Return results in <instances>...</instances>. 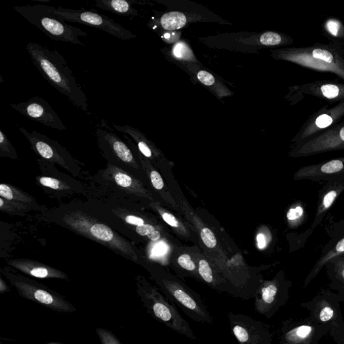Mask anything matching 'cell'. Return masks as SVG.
Segmentation results:
<instances>
[{
	"instance_id": "obj_14",
	"label": "cell",
	"mask_w": 344,
	"mask_h": 344,
	"mask_svg": "<svg viewBox=\"0 0 344 344\" xmlns=\"http://www.w3.org/2000/svg\"><path fill=\"white\" fill-rule=\"evenodd\" d=\"M344 255V237L341 240H339L331 250H329L327 254L323 255L321 257L320 260L317 262L316 264L315 265L314 268L312 269L309 274L306 277L305 281H304V287L310 283V282L314 280V278L320 273L321 269L323 268L329 262L333 260L336 257L343 256Z\"/></svg>"
},
{
	"instance_id": "obj_30",
	"label": "cell",
	"mask_w": 344,
	"mask_h": 344,
	"mask_svg": "<svg viewBox=\"0 0 344 344\" xmlns=\"http://www.w3.org/2000/svg\"><path fill=\"white\" fill-rule=\"evenodd\" d=\"M333 123L332 118L327 115H322L320 116L317 119L316 121V125L320 128H325L331 125Z\"/></svg>"
},
{
	"instance_id": "obj_31",
	"label": "cell",
	"mask_w": 344,
	"mask_h": 344,
	"mask_svg": "<svg viewBox=\"0 0 344 344\" xmlns=\"http://www.w3.org/2000/svg\"><path fill=\"white\" fill-rule=\"evenodd\" d=\"M329 334L337 344H344V328L333 329Z\"/></svg>"
},
{
	"instance_id": "obj_20",
	"label": "cell",
	"mask_w": 344,
	"mask_h": 344,
	"mask_svg": "<svg viewBox=\"0 0 344 344\" xmlns=\"http://www.w3.org/2000/svg\"><path fill=\"white\" fill-rule=\"evenodd\" d=\"M282 37L278 33L273 32H267L261 35L260 42L263 45L266 46H274L279 45L281 43Z\"/></svg>"
},
{
	"instance_id": "obj_38",
	"label": "cell",
	"mask_w": 344,
	"mask_h": 344,
	"mask_svg": "<svg viewBox=\"0 0 344 344\" xmlns=\"http://www.w3.org/2000/svg\"><path fill=\"white\" fill-rule=\"evenodd\" d=\"M126 221L128 223L130 224V225H136L137 226V227L138 226L143 225L145 224L144 219L140 218V217L131 216V215L126 217Z\"/></svg>"
},
{
	"instance_id": "obj_16",
	"label": "cell",
	"mask_w": 344,
	"mask_h": 344,
	"mask_svg": "<svg viewBox=\"0 0 344 344\" xmlns=\"http://www.w3.org/2000/svg\"><path fill=\"white\" fill-rule=\"evenodd\" d=\"M198 273L201 279L214 289L221 291L220 285L215 277L214 271L210 264L205 260H200L198 263Z\"/></svg>"
},
{
	"instance_id": "obj_9",
	"label": "cell",
	"mask_w": 344,
	"mask_h": 344,
	"mask_svg": "<svg viewBox=\"0 0 344 344\" xmlns=\"http://www.w3.org/2000/svg\"><path fill=\"white\" fill-rule=\"evenodd\" d=\"M329 332L309 320L307 323L285 322L282 327L283 344H319L321 339Z\"/></svg>"
},
{
	"instance_id": "obj_34",
	"label": "cell",
	"mask_w": 344,
	"mask_h": 344,
	"mask_svg": "<svg viewBox=\"0 0 344 344\" xmlns=\"http://www.w3.org/2000/svg\"><path fill=\"white\" fill-rule=\"evenodd\" d=\"M162 218L165 222H166L167 224L171 227H179V222L177 220V219L176 218L174 215L170 214L168 213H163L161 214Z\"/></svg>"
},
{
	"instance_id": "obj_8",
	"label": "cell",
	"mask_w": 344,
	"mask_h": 344,
	"mask_svg": "<svg viewBox=\"0 0 344 344\" xmlns=\"http://www.w3.org/2000/svg\"><path fill=\"white\" fill-rule=\"evenodd\" d=\"M10 106L22 115L43 125L60 130L66 129L65 124L53 108L41 97L35 96L25 102L12 104Z\"/></svg>"
},
{
	"instance_id": "obj_27",
	"label": "cell",
	"mask_w": 344,
	"mask_h": 344,
	"mask_svg": "<svg viewBox=\"0 0 344 344\" xmlns=\"http://www.w3.org/2000/svg\"><path fill=\"white\" fill-rule=\"evenodd\" d=\"M115 181L118 185L122 187H129L132 184V179L129 176L126 175L123 173H119L115 176Z\"/></svg>"
},
{
	"instance_id": "obj_1",
	"label": "cell",
	"mask_w": 344,
	"mask_h": 344,
	"mask_svg": "<svg viewBox=\"0 0 344 344\" xmlns=\"http://www.w3.org/2000/svg\"><path fill=\"white\" fill-rule=\"evenodd\" d=\"M26 49L33 65L43 78L74 106L89 113L86 95L65 58L57 50L52 51L37 43H29Z\"/></svg>"
},
{
	"instance_id": "obj_2",
	"label": "cell",
	"mask_w": 344,
	"mask_h": 344,
	"mask_svg": "<svg viewBox=\"0 0 344 344\" xmlns=\"http://www.w3.org/2000/svg\"><path fill=\"white\" fill-rule=\"evenodd\" d=\"M13 8L27 21L40 29L51 40L84 45L79 37H87V33L60 19L51 12L50 6L35 4L14 6Z\"/></svg>"
},
{
	"instance_id": "obj_25",
	"label": "cell",
	"mask_w": 344,
	"mask_h": 344,
	"mask_svg": "<svg viewBox=\"0 0 344 344\" xmlns=\"http://www.w3.org/2000/svg\"><path fill=\"white\" fill-rule=\"evenodd\" d=\"M313 57L322 60L323 61L327 62V63H331L333 61V56L330 52L326 51L324 49H315L312 53Z\"/></svg>"
},
{
	"instance_id": "obj_15",
	"label": "cell",
	"mask_w": 344,
	"mask_h": 344,
	"mask_svg": "<svg viewBox=\"0 0 344 344\" xmlns=\"http://www.w3.org/2000/svg\"><path fill=\"white\" fill-rule=\"evenodd\" d=\"M187 22L185 14L180 12L164 14L159 20L161 27L166 30L173 31L183 28Z\"/></svg>"
},
{
	"instance_id": "obj_17",
	"label": "cell",
	"mask_w": 344,
	"mask_h": 344,
	"mask_svg": "<svg viewBox=\"0 0 344 344\" xmlns=\"http://www.w3.org/2000/svg\"><path fill=\"white\" fill-rule=\"evenodd\" d=\"M197 78L204 86L213 87V90L217 92L220 97L230 95V91L227 89H223L222 86L217 84V80L212 74L204 70H200L196 74Z\"/></svg>"
},
{
	"instance_id": "obj_35",
	"label": "cell",
	"mask_w": 344,
	"mask_h": 344,
	"mask_svg": "<svg viewBox=\"0 0 344 344\" xmlns=\"http://www.w3.org/2000/svg\"><path fill=\"white\" fill-rule=\"evenodd\" d=\"M0 196L7 200H12L14 198L12 190L5 184L0 185Z\"/></svg>"
},
{
	"instance_id": "obj_26",
	"label": "cell",
	"mask_w": 344,
	"mask_h": 344,
	"mask_svg": "<svg viewBox=\"0 0 344 344\" xmlns=\"http://www.w3.org/2000/svg\"><path fill=\"white\" fill-rule=\"evenodd\" d=\"M98 333L103 344H120L115 336L109 331L104 329H98Z\"/></svg>"
},
{
	"instance_id": "obj_28",
	"label": "cell",
	"mask_w": 344,
	"mask_h": 344,
	"mask_svg": "<svg viewBox=\"0 0 344 344\" xmlns=\"http://www.w3.org/2000/svg\"><path fill=\"white\" fill-rule=\"evenodd\" d=\"M151 181L153 187L157 190H161L164 186L160 174L156 171H152L150 174Z\"/></svg>"
},
{
	"instance_id": "obj_37",
	"label": "cell",
	"mask_w": 344,
	"mask_h": 344,
	"mask_svg": "<svg viewBox=\"0 0 344 344\" xmlns=\"http://www.w3.org/2000/svg\"><path fill=\"white\" fill-rule=\"evenodd\" d=\"M180 35L176 32H165L163 35V39L166 42L174 43L179 39Z\"/></svg>"
},
{
	"instance_id": "obj_23",
	"label": "cell",
	"mask_w": 344,
	"mask_h": 344,
	"mask_svg": "<svg viewBox=\"0 0 344 344\" xmlns=\"http://www.w3.org/2000/svg\"><path fill=\"white\" fill-rule=\"evenodd\" d=\"M321 90L323 96L329 99L334 98L339 94V89L335 85H324L321 86Z\"/></svg>"
},
{
	"instance_id": "obj_5",
	"label": "cell",
	"mask_w": 344,
	"mask_h": 344,
	"mask_svg": "<svg viewBox=\"0 0 344 344\" xmlns=\"http://www.w3.org/2000/svg\"><path fill=\"white\" fill-rule=\"evenodd\" d=\"M50 8L51 12L63 21L86 25L92 28H98L122 40L135 39V35L126 30L124 27L107 16L93 12L94 10H86L84 8L81 10L67 9L61 6L58 8L50 6Z\"/></svg>"
},
{
	"instance_id": "obj_7",
	"label": "cell",
	"mask_w": 344,
	"mask_h": 344,
	"mask_svg": "<svg viewBox=\"0 0 344 344\" xmlns=\"http://www.w3.org/2000/svg\"><path fill=\"white\" fill-rule=\"evenodd\" d=\"M289 298V286L278 279L266 281L255 296L254 308L259 314L271 318L287 304Z\"/></svg>"
},
{
	"instance_id": "obj_10",
	"label": "cell",
	"mask_w": 344,
	"mask_h": 344,
	"mask_svg": "<svg viewBox=\"0 0 344 344\" xmlns=\"http://www.w3.org/2000/svg\"><path fill=\"white\" fill-rule=\"evenodd\" d=\"M344 178V157L301 167L296 172V180L327 181Z\"/></svg>"
},
{
	"instance_id": "obj_21",
	"label": "cell",
	"mask_w": 344,
	"mask_h": 344,
	"mask_svg": "<svg viewBox=\"0 0 344 344\" xmlns=\"http://www.w3.org/2000/svg\"><path fill=\"white\" fill-rule=\"evenodd\" d=\"M200 237L203 243L209 248H214L217 246V241L215 234L209 228H203L200 231Z\"/></svg>"
},
{
	"instance_id": "obj_19",
	"label": "cell",
	"mask_w": 344,
	"mask_h": 344,
	"mask_svg": "<svg viewBox=\"0 0 344 344\" xmlns=\"http://www.w3.org/2000/svg\"><path fill=\"white\" fill-rule=\"evenodd\" d=\"M90 231L93 236L104 242L111 241L113 238V233L112 230L102 224H96L93 225L91 227Z\"/></svg>"
},
{
	"instance_id": "obj_13",
	"label": "cell",
	"mask_w": 344,
	"mask_h": 344,
	"mask_svg": "<svg viewBox=\"0 0 344 344\" xmlns=\"http://www.w3.org/2000/svg\"><path fill=\"white\" fill-rule=\"evenodd\" d=\"M328 264L331 266L329 274L331 289L337 291V294L344 298V256L336 257Z\"/></svg>"
},
{
	"instance_id": "obj_11",
	"label": "cell",
	"mask_w": 344,
	"mask_h": 344,
	"mask_svg": "<svg viewBox=\"0 0 344 344\" xmlns=\"http://www.w3.org/2000/svg\"><path fill=\"white\" fill-rule=\"evenodd\" d=\"M343 191L344 178L328 182L324 186L321 192L320 202L318 205L314 223L312 226L313 229H316L320 225L327 211Z\"/></svg>"
},
{
	"instance_id": "obj_24",
	"label": "cell",
	"mask_w": 344,
	"mask_h": 344,
	"mask_svg": "<svg viewBox=\"0 0 344 344\" xmlns=\"http://www.w3.org/2000/svg\"><path fill=\"white\" fill-rule=\"evenodd\" d=\"M304 211L301 206H296L295 208H291L287 213V219L289 222L295 223L299 221L303 215Z\"/></svg>"
},
{
	"instance_id": "obj_33",
	"label": "cell",
	"mask_w": 344,
	"mask_h": 344,
	"mask_svg": "<svg viewBox=\"0 0 344 344\" xmlns=\"http://www.w3.org/2000/svg\"><path fill=\"white\" fill-rule=\"evenodd\" d=\"M136 231L140 235L148 236L149 234L155 231V229L152 225H149V224H144V225L138 226L136 227Z\"/></svg>"
},
{
	"instance_id": "obj_40",
	"label": "cell",
	"mask_w": 344,
	"mask_h": 344,
	"mask_svg": "<svg viewBox=\"0 0 344 344\" xmlns=\"http://www.w3.org/2000/svg\"><path fill=\"white\" fill-rule=\"evenodd\" d=\"M148 237L149 239L152 240V241H157V240H158L159 238H160L161 234L159 231L155 230V231L149 234V235H148Z\"/></svg>"
},
{
	"instance_id": "obj_22",
	"label": "cell",
	"mask_w": 344,
	"mask_h": 344,
	"mask_svg": "<svg viewBox=\"0 0 344 344\" xmlns=\"http://www.w3.org/2000/svg\"><path fill=\"white\" fill-rule=\"evenodd\" d=\"M177 262L180 268L184 269V270L190 271V272H194L196 271L195 263L190 258L189 255L182 254L178 258Z\"/></svg>"
},
{
	"instance_id": "obj_18",
	"label": "cell",
	"mask_w": 344,
	"mask_h": 344,
	"mask_svg": "<svg viewBox=\"0 0 344 344\" xmlns=\"http://www.w3.org/2000/svg\"><path fill=\"white\" fill-rule=\"evenodd\" d=\"M172 54L176 59L184 61H195L196 58L190 47L183 41L178 42L172 49Z\"/></svg>"
},
{
	"instance_id": "obj_6",
	"label": "cell",
	"mask_w": 344,
	"mask_h": 344,
	"mask_svg": "<svg viewBox=\"0 0 344 344\" xmlns=\"http://www.w3.org/2000/svg\"><path fill=\"white\" fill-rule=\"evenodd\" d=\"M232 333L239 344H271L273 333L262 321L242 314H228Z\"/></svg>"
},
{
	"instance_id": "obj_41",
	"label": "cell",
	"mask_w": 344,
	"mask_h": 344,
	"mask_svg": "<svg viewBox=\"0 0 344 344\" xmlns=\"http://www.w3.org/2000/svg\"><path fill=\"white\" fill-rule=\"evenodd\" d=\"M0 203H1V204H0V207H2L4 204V201L2 200V199H0Z\"/></svg>"
},
{
	"instance_id": "obj_39",
	"label": "cell",
	"mask_w": 344,
	"mask_h": 344,
	"mask_svg": "<svg viewBox=\"0 0 344 344\" xmlns=\"http://www.w3.org/2000/svg\"><path fill=\"white\" fill-rule=\"evenodd\" d=\"M258 247L260 250H264L267 246L266 238L263 233H259L256 237Z\"/></svg>"
},
{
	"instance_id": "obj_3",
	"label": "cell",
	"mask_w": 344,
	"mask_h": 344,
	"mask_svg": "<svg viewBox=\"0 0 344 344\" xmlns=\"http://www.w3.org/2000/svg\"><path fill=\"white\" fill-rule=\"evenodd\" d=\"M142 296L145 306L153 318L179 334L192 340L197 339L191 327L168 298L165 297L152 287L145 288Z\"/></svg>"
},
{
	"instance_id": "obj_29",
	"label": "cell",
	"mask_w": 344,
	"mask_h": 344,
	"mask_svg": "<svg viewBox=\"0 0 344 344\" xmlns=\"http://www.w3.org/2000/svg\"><path fill=\"white\" fill-rule=\"evenodd\" d=\"M40 182L43 186L51 188L52 189L57 190L59 188V181L55 178L43 177L41 178Z\"/></svg>"
},
{
	"instance_id": "obj_12",
	"label": "cell",
	"mask_w": 344,
	"mask_h": 344,
	"mask_svg": "<svg viewBox=\"0 0 344 344\" xmlns=\"http://www.w3.org/2000/svg\"><path fill=\"white\" fill-rule=\"evenodd\" d=\"M95 6L100 9L112 13L132 18L138 15V12L132 8L134 1L128 0H95Z\"/></svg>"
},
{
	"instance_id": "obj_4",
	"label": "cell",
	"mask_w": 344,
	"mask_h": 344,
	"mask_svg": "<svg viewBox=\"0 0 344 344\" xmlns=\"http://www.w3.org/2000/svg\"><path fill=\"white\" fill-rule=\"evenodd\" d=\"M340 302H344L342 296L323 290L310 301L301 303L300 305L309 312L308 320L320 325L329 333L333 329L344 328Z\"/></svg>"
},
{
	"instance_id": "obj_32",
	"label": "cell",
	"mask_w": 344,
	"mask_h": 344,
	"mask_svg": "<svg viewBox=\"0 0 344 344\" xmlns=\"http://www.w3.org/2000/svg\"><path fill=\"white\" fill-rule=\"evenodd\" d=\"M30 273L33 277L40 278V279H45L49 276V270L43 267H37L32 269L30 271Z\"/></svg>"
},
{
	"instance_id": "obj_36",
	"label": "cell",
	"mask_w": 344,
	"mask_h": 344,
	"mask_svg": "<svg viewBox=\"0 0 344 344\" xmlns=\"http://www.w3.org/2000/svg\"><path fill=\"white\" fill-rule=\"evenodd\" d=\"M327 29L333 36H337L339 30V24L334 20H330L327 23Z\"/></svg>"
}]
</instances>
